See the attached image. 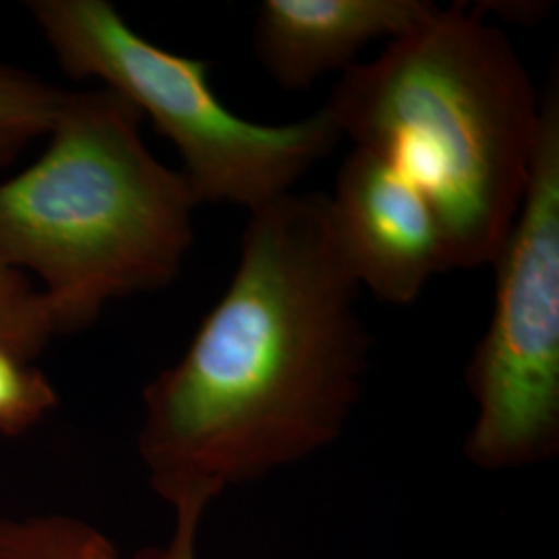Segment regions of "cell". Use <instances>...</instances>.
<instances>
[{"instance_id": "1", "label": "cell", "mask_w": 559, "mask_h": 559, "mask_svg": "<svg viewBox=\"0 0 559 559\" xmlns=\"http://www.w3.org/2000/svg\"><path fill=\"white\" fill-rule=\"evenodd\" d=\"M357 295L325 193L251 212L228 288L143 390L138 450L154 493L210 508L334 445L369 371Z\"/></svg>"}, {"instance_id": "13", "label": "cell", "mask_w": 559, "mask_h": 559, "mask_svg": "<svg viewBox=\"0 0 559 559\" xmlns=\"http://www.w3.org/2000/svg\"><path fill=\"white\" fill-rule=\"evenodd\" d=\"M549 2H483L479 7H475L480 15H496V17H506L510 21H528L535 23L540 17H545L551 9Z\"/></svg>"}, {"instance_id": "11", "label": "cell", "mask_w": 559, "mask_h": 559, "mask_svg": "<svg viewBox=\"0 0 559 559\" xmlns=\"http://www.w3.org/2000/svg\"><path fill=\"white\" fill-rule=\"evenodd\" d=\"M17 355L0 348V436H21L57 404L55 385Z\"/></svg>"}, {"instance_id": "7", "label": "cell", "mask_w": 559, "mask_h": 559, "mask_svg": "<svg viewBox=\"0 0 559 559\" xmlns=\"http://www.w3.org/2000/svg\"><path fill=\"white\" fill-rule=\"evenodd\" d=\"M436 9L427 0H263L253 52L286 92L311 87L359 62L376 40H394Z\"/></svg>"}, {"instance_id": "3", "label": "cell", "mask_w": 559, "mask_h": 559, "mask_svg": "<svg viewBox=\"0 0 559 559\" xmlns=\"http://www.w3.org/2000/svg\"><path fill=\"white\" fill-rule=\"evenodd\" d=\"M141 120L106 87L67 90L44 154L0 185V258L40 280L57 336L173 284L195 239L200 200Z\"/></svg>"}, {"instance_id": "2", "label": "cell", "mask_w": 559, "mask_h": 559, "mask_svg": "<svg viewBox=\"0 0 559 559\" xmlns=\"http://www.w3.org/2000/svg\"><path fill=\"white\" fill-rule=\"evenodd\" d=\"M323 110L431 203L450 265L493 263L516 221L539 143L543 94L475 7H436L380 57L340 75Z\"/></svg>"}, {"instance_id": "9", "label": "cell", "mask_w": 559, "mask_h": 559, "mask_svg": "<svg viewBox=\"0 0 559 559\" xmlns=\"http://www.w3.org/2000/svg\"><path fill=\"white\" fill-rule=\"evenodd\" d=\"M67 90L0 62V170L32 141L48 138Z\"/></svg>"}, {"instance_id": "5", "label": "cell", "mask_w": 559, "mask_h": 559, "mask_svg": "<svg viewBox=\"0 0 559 559\" xmlns=\"http://www.w3.org/2000/svg\"><path fill=\"white\" fill-rule=\"evenodd\" d=\"M540 94L531 177L493 261V313L464 369L477 406L464 459L485 473L537 466L559 452L558 69Z\"/></svg>"}, {"instance_id": "8", "label": "cell", "mask_w": 559, "mask_h": 559, "mask_svg": "<svg viewBox=\"0 0 559 559\" xmlns=\"http://www.w3.org/2000/svg\"><path fill=\"white\" fill-rule=\"evenodd\" d=\"M0 559H120L100 528L85 520L0 516Z\"/></svg>"}, {"instance_id": "6", "label": "cell", "mask_w": 559, "mask_h": 559, "mask_svg": "<svg viewBox=\"0 0 559 559\" xmlns=\"http://www.w3.org/2000/svg\"><path fill=\"white\" fill-rule=\"evenodd\" d=\"M328 222L350 278L383 302L411 305L429 280L452 270L431 203L371 152L355 147L342 162Z\"/></svg>"}, {"instance_id": "10", "label": "cell", "mask_w": 559, "mask_h": 559, "mask_svg": "<svg viewBox=\"0 0 559 559\" xmlns=\"http://www.w3.org/2000/svg\"><path fill=\"white\" fill-rule=\"evenodd\" d=\"M55 336L40 290L0 258V348L34 360Z\"/></svg>"}, {"instance_id": "12", "label": "cell", "mask_w": 559, "mask_h": 559, "mask_svg": "<svg viewBox=\"0 0 559 559\" xmlns=\"http://www.w3.org/2000/svg\"><path fill=\"white\" fill-rule=\"evenodd\" d=\"M205 506L185 503L173 510V533L160 545L143 547L133 559H198V539Z\"/></svg>"}, {"instance_id": "4", "label": "cell", "mask_w": 559, "mask_h": 559, "mask_svg": "<svg viewBox=\"0 0 559 559\" xmlns=\"http://www.w3.org/2000/svg\"><path fill=\"white\" fill-rule=\"evenodd\" d=\"M25 7L69 78L100 81L175 143L180 175L200 203L224 201L251 214L293 193L342 141L323 108L286 124L242 119L214 92L210 62L143 38L106 0Z\"/></svg>"}]
</instances>
